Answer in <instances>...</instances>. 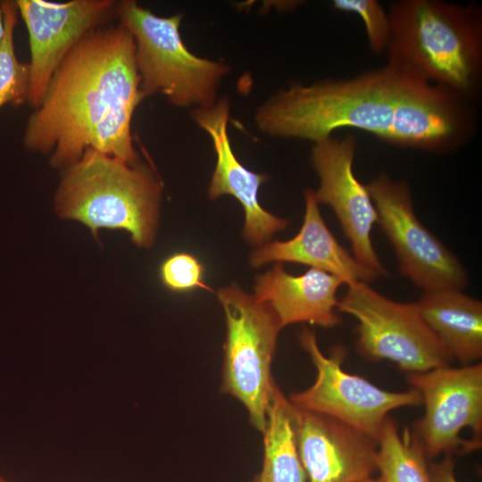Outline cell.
Masks as SVG:
<instances>
[{
  "mask_svg": "<svg viewBox=\"0 0 482 482\" xmlns=\"http://www.w3.org/2000/svg\"><path fill=\"white\" fill-rule=\"evenodd\" d=\"M337 310L357 320V349L367 359L390 361L408 373L449 366L453 359L416 303L394 301L356 281L347 285Z\"/></svg>",
  "mask_w": 482,
  "mask_h": 482,
  "instance_id": "52a82bcc",
  "label": "cell"
},
{
  "mask_svg": "<svg viewBox=\"0 0 482 482\" xmlns=\"http://www.w3.org/2000/svg\"><path fill=\"white\" fill-rule=\"evenodd\" d=\"M423 448L409 428L387 417L378 438L377 467L383 482H431Z\"/></svg>",
  "mask_w": 482,
  "mask_h": 482,
  "instance_id": "d6986e66",
  "label": "cell"
},
{
  "mask_svg": "<svg viewBox=\"0 0 482 482\" xmlns=\"http://www.w3.org/2000/svg\"><path fill=\"white\" fill-rule=\"evenodd\" d=\"M454 461L452 455H445L438 462L428 465L431 482H459L454 474Z\"/></svg>",
  "mask_w": 482,
  "mask_h": 482,
  "instance_id": "603a6c76",
  "label": "cell"
},
{
  "mask_svg": "<svg viewBox=\"0 0 482 482\" xmlns=\"http://www.w3.org/2000/svg\"><path fill=\"white\" fill-rule=\"evenodd\" d=\"M62 172L54 198L61 218L77 220L93 234L125 230L137 245H152L162 187L147 166L87 149Z\"/></svg>",
  "mask_w": 482,
  "mask_h": 482,
  "instance_id": "277c9868",
  "label": "cell"
},
{
  "mask_svg": "<svg viewBox=\"0 0 482 482\" xmlns=\"http://www.w3.org/2000/svg\"><path fill=\"white\" fill-rule=\"evenodd\" d=\"M143 98L131 35L120 23L95 29L53 74L26 123L24 146L50 154L62 170L87 149L137 163L131 121Z\"/></svg>",
  "mask_w": 482,
  "mask_h": 482,
  "instance_id": "7a4b0ae2",
  "label": "cell"
},
{
  "mask_svg": "<svg viewBox=\"0 0 482 482\" xmlns=\"http://www.w3.org/2000/svg\"><path fill=\"white\" fill-rule=\"evenodd\" d=\"M119 23L131 35L144 97L163 95L179 107H206L217 101L220 81L230 71L224 62L196 56L184 44L182 14L162 17L136 1L117 2Z\"/></svg>",
  "mask_w": 482,
  "mask_h": 482,
  "instance_id": "5b68a950",
  "label": "cell"
},
{
  "mask_svg": "<svg viewBox=\"0 0 482 482\" xmlns=\"http://www.w3.org/2000/svg\"><path fill=\"white\" fill-rule=\"evenodd\" d=\"M4 30V16H3V11H2L1 2H0V41L3 37Z\"/></svg>",
  "mask_w": 482,
  "mask_h": 482,
  "instance_id": "cb8c5ba5",
  "label": "cell"
},
{
  "mask_svg": "<svg viewBox=\"0 0 482 482\" xmlns=\"http://www.w3.org/2000/svg\"><path fill=\"white\" fill-rule=\"evenodd\" d=\"M313 144L311 160L320 179L314 191L317 202L334 211L354 258L378 277L386 276L371 241L373 225L378 222L377 211L366 185L353 173L357 144L354 136H329Z\"/></svg>",
  "mask_w": 482,
  "mask_h": 482,
  "instance_id": "7c38bea8",
  "label": "cell"
},
{
  "mask_svg": "<svg viewBox=\"0 0 482 482\" xmlns=\"http://www.w3.org/2000/svg\"><path fill=\"white\" fill-rule=\"evenodd\" d=\"M192 118L210 136L217 157L208 196L212 200L223 195L234 196L244 208L245 239L256 247L269 242L289 222L266 211L258 201L259 187L268 180V176L251 171L235 155L228 133V100L221 98L212 105L195 108Z\"/></svg>",
  "mask_w": 482,
  "mask_h": 482,
  "instance_id": "5bb4252c",
  "label": "cell"
},
{
  "mask_svg": "<svg viewBox=\"0 0 482 482\" xmlns=\"http://www.w3.org/2000/svg\"><path fill=\"white\" fill-rule=\"evenodd\" d=\"M420 312L453 358L463 365L482 358V303L457 289L423 291Z\"/></svg>",
  "mask_w": 482,
  "mask_h": 482,
  "instance_id": "e0dca14e",
  "label": "cell"
},
{
  "mask_svg": "<svg viewBox=\"0 0 482 482\" xmlns=\"http://www.w3.org/2000/svg\"><path fill=\"white\" fill-rule=\"evenodd\" d=\"M0 482H10V481L6 480L3 477H0Z\"/></svg>",
  "mask_w": 482,
  "mask_h": 482,
  "instance_id": "484cf974",
  "label": "cell"
},
{
  "mask_svg": "<svg viewBox=\"0 0 482 482\" xmlns=\"http://www.w3.org/2000/svg\"><path fill=\"white\" fill-rule=\"evenodd\" d=\"M357 482H383V480H382V478H381L380 477H378V478H374V477L372 476V477H370V478L362 479V480L357 481Z\"/></svg>",
  "mask_w": 482,
  "mask_h": 482,
  "instance_id": "d4e9b609",
  "label": "cell"
},
{
  "mask_svg": "<svg viewBox=\"0 0 482 482\" xmlns=\"http://www.w3.org/2000/svg\"><path fill=\"white\" fill-rule=\"evenodd\" d=\"M476 106L386 62L351 78L294 82L262 104L254 120L275 137L314 143L348 128L395 146L448 154L473 137Z\"/></svg>",
  "mask_w": 482,
  "mask_h": 482,
  "instance_id": "6da1fadb",
  "label": "cell"
},
{
  "mask_svg": "<svg viewBox=\"0 0 482 482\" xmlns=\"http://www.w3.org/2000/svg\"><path fill=\"white\" fill-rule=\"evenodd\" d=\"M386 62L478 104L482 88V9L474 3L399 0L387 11Z\"/></svg>",
  "mask_w": 482,
  "mask_h": 482,
  "instance_id": "3957f363",
  "label": "cell"
},
{
  "mask_svg": "<svg viewBox=\"0 0 482 482\" xmlns=\"http://www.w3.org/2000/svg\"><path fill=\"white\" fill-rule=\"evenodd\" d=\"M335 10L352 12L362 21L369 46L377 54H384L390 36L388 13L376 0H334Z\"/></svg>",
  "mask_w": 482,
  "mask_h": 482,
  "instance_id": "44dd1931",
  "label": "cell"
},
{
  "mask_svg": "<svg viewBox=\"0 0 482 482\" xmlns=\"http://www.w3.org/2000/svg\"><path fill=\"white\" fill-rule=\"evenodd\" d=\"M263 435L261 471L251 482H308L298 452L291 403L273 383Z\"/></svg>",
  "mask_w": 482,
  "mask_h": 482,
  "instance_id": "ac0fdd59",
  "label": "cell"
},
{
  "mask_svg": "<svg viewBox=\"0 0 482 482\" xmlns=\"http://www.w3.org/2000/svg\"><path fill=\"white\" fill-rule=\"evenodd\" d=\"M299 342L309 354L317 375L310 387L290 395L288 400L294 406L337 420L378 441L391 411L422 403L420 393L414 388L387 391L363 377L346 372L343 369L345 347L337 345L326 356L312 330L303 328Z\"/></svg>",
  "mask_w": 482,
  "mask_h": 482,
  "instance_id": "ba28073f",
  "label": "cell"
},
{
  "mask_svg": "<svg viewBox=\"0 0 482 482\" xmlns=\"http://www.w3.org/2000/svg\"><path fill=\"white\" fill-rule=\"evenodd\" d=\"M226 323L220 392L239 401L249 421L262 433L266 425L278 337L282 329L272 310L232 283L217 292Z\"/></svg>",
  "mask_w": 482,
  "mask_h": 482,
  "instance_id": "8992f818",
  "label": "cell"
},
{
  "mask_svg": "<svg viewBox=\"0 0 482 482\" xmlns=\"http://www.w3.org/2000/svg\"><path fill=\"white\" fill-rule=\"evenodd\" d=\"M304 204L303 222L299 232L291 239L269 241L257 247L250 256L251 266L295 262L337 276L346 285L377 278L333 236L320 214L314 190L304 192Z\"/></svg>",
  "mask_w": 482,
  "mask_h": 482,
  "instance_id": "2e32d148",
  "label": "cell"
},
{
  "mask_svg": "<svg viewBox=\"0 0 482 482\" xmlns=\"http://www.w3.org/2000/svg\"><path fill=\"white\" fill-rule=\"evenodd\" d=\"M204 265L193 254L174 253L166 257L159 268L162 284L170 291L183 293L195 288L212 291L204 281Z\"/></svg>",
  "mask_w": 482,
  "mask_h": 482,
  "instance_id": "7402d4cb",
  "label": "cell"
},
{
  "mask_svg": "<svg viewBox=\"0 0 482 482\" xmlns=\"http://www.w3.org/2000/svg\"><path fill=\"white\" fill-rule=\"evenodd\" d=\"M366 187L378 222L394 247L402 275L423 291L462 290L468 283L464 267L419 220L407 184L380 174Z\"/></svg>",
  "mask_w": 482,
  "mask_h": 482,
  "instance_id": "30bf717a",
  "label": "cell"
},
{
  "mask_svg": "<svg viewBox=\"0 0 482 482\" xmlns=\"http://www.w3.org/2000/svg\"><path fill=\"white\" fill-rule=\"evenodd\" d=\"M4 30L0 41V108L7 104L19 106L28 103L29 63L21 62L15 54L13 34L19 10L16 1L1 2Z\"/></svg>",
  "mask_w": 482,
  "mask_h": 482,
  "instance_id": "ffe728a7",
  "label": "cell"
},
{
  "mask_svg": "<svg viewBox=\"0 0 482 482\" xmlns=\"http://www.w3.org/2000/svg\"><path fill=\"white\" fill-rule=\"evenodd\" d=\"M425 413L414 424L427 459L465 454L482 445V363L408 373Z\"/></svg>",
  "mask_w": 482,
  "mask_h": 482,
  "instance_id": "9c48e42d",
  "label": "cell"
},
{
  "mask_svg": "<svg viewBox=\"0 0 482 482\" xmlns=\"http://www.w3.org/2000/svg\"><path fill=\"white\" fill-rule=\"evenodd\" d=\"M29 35L30 52L28 103L37 108L49 81L72 47L88 32L116 16V1L16 0Z\"/></svg>",
  "mask_w": 482,
  "mask_h": 482,
  "instance_id": "8fae6325",
  "label": "cell"
},
{
  "mask_svg": "<svg viewBox=\"0 0 482 482\" xmlns=\"http://www.w3.org/2000/svg\"><path fill=\"white\" fill-rule=\"evenodd\" d=\"M342 284V278L323 270L311 268L295 276L276 262L255 277L253 295L272 310L282 328L295 323L330 328L342 321L336 312Z\"/></svg>",
  "mask_w": 482,
  "mask_h": 482,
  "instance_id": "9a60e30c",
  "label": "cell"
},
{
  "mask_svg": "<svg viewBox=\"0 0 482 482\" xmlns=\"http://www.w3.org/2000/svg\"><path fill=\"white\" fill-rule=\"evenodd\" d=\"M291 411L308 482H357L378 470L377 440L337 420L292 403Z\"/></svg>",
  "mask_w": 482,
  "mask_h": 482,
  "instance_id": "4fadbf2b",
  "label": "cell"
}]
</instances>
